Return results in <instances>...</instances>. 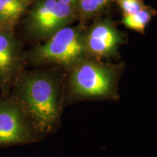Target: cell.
<instances>
[{
	"mask_svg": "<svg viewBox=\"0 0 157 157\" xmlns=\"http://www.w3.org/2000/svg\"><path fill=\"white\" fill-rule=\"evenodd\" d=\"M35 0H0V23L5 29H15L19 20Z\"/></svg>",
	"mask_w": 157,
	"mask_h": 157,
	"instance_id": "ba28073f",
	"label": "cell"
},
{
	"mask_svg": "<svg viewBox=\"0 0 157 157\" xmlns=\"http://www.w3.org/2000/svg\"><path fill=\"white\" fill-rule=\"evenodd\" d=\"M36 132L46 134L58 123L61 111L60 88L54 76L44 72L23 76L13 98Z\"/></svg>",
	"mask_w": 157,
	"mask_h": 157,
	"instance_id": "6da1fadb",
	"label": "cell"
},
{
	"mask_svg": "<svg viewBox=\"0 0 157 157\" xmlns=\"http://www.w3.org/2000/svg\"><path fill=\"white\" fill-rule=\"evenodd\" d=\"M116 74L109 66L91 61H80L72 71V93L82 98H103L113 93Z\"/></svg>",
	"mask_w": 157,
	"mask_h": 157,
	"instance_id": "277c9868",
	"label": "cell"
},
{
	"mask_svg": "<svg viewBox=\"0 0 157 157\" xmlns=\"http://www.w3.org/2000/svg\"><path fill=\"white\" fill-rule=\"evenodd\" d=\"M111 0H78V10L84 15H95L105 8Z\"/></svg>",
	"mask_w": 157,
	"mask_h": 157,
	"instance_id": "30bf717a",
	"label": "cell"
},
{
	"mask_svg": "<svg viewBox=\"0 0 157 157\" xmlns=\"http://www.w3.org/2000/svg\"><path fill=\"white\" fill-rule=\"evenodd\" d=\"M156 13L155 10L146 7L133 14L124 15L122 23L127 28L139 32H143L146 25Z\"/></svg>",
	"mask_w": 157,
	"mask_h": 157,
	"instance_id": "9c48e42d",
	"label": "cell"
},
{
	"mask_svg": "<svg viewBox=\"0 0 157 157\" xmlns=\"http://www.w3.org/2000/svg\"><path fill=\"white\" fill-rule=\"evenodd\" d=\"M74 17L73 6L59 0H35L25 20V29L34 38L48 39L68 26Z\"/></svg>",
	"mask_w": 157,
	"mask_h": 157,
	"instance_id": "3957f363",
	"label": "cell"
},
{
	"mask_svg": "<svg viewBox=\"0 0 157 157\" xmlns=\"http://www.w3.org/2000/svg\"><path fill=\"white\" fill-rule=\"evenodd\" d=\"M59 1L64 4H66L68 5L73 6L74 7H75L76 5H77L78 2V0H59Z\"/></svg>",
	"mask_w": 157,
	"mask_h": 157,
	"instance_id": "7c38bea8",
	"label": "cell"
},
{
	"mask_svg": "<svg viewBox=\"0 0 157 157\" xmlns=\"http://www.w3.org/2000/svg\"><path fill=\"white\" fill-rule=\"evenodd\" d=\"M32 125L13 98L0 100V146L29 142L33 139Z\"/></svg>",
	"mask_w": 157,
	"mask_h": 157,
	"instance_id": "5b68a950",
	"label": "cell"
},
{
	"mask_svg": "<svg viewBox=\"0 0 157 157\" xmlns=\"http://www.w3.org/2000/svg\"><path fill=\"white\" fill-rule=\"evenodd\" d=\"M121 42V33L108 21L96 23L85 36L88 52L101 57L113 56Z\"/></svg>",
	"mask_w": 157,
	"mask_h": 157,
	"instance_id": "52a82bcc",
	"label": "cell"
},
{
	"mask_svg": "<svg viewBox=\"0 0 157 157\" xmlns=\"http://www.w3.org/2000/svg\"><path fill=\"white\" fill-rule=\"evenodd\" d=\"M87 52L85 36L77 27L66 26L31 52L29 58L34 63H58L71 66L82 61Z\"/></svg>",
	"mask_w": 157,
	"mask_h": 157,
	"instance_id": "7a4b0ae2",
	"label": "cell"
},
{
	"mask_svg": "<svg viewBox=\"0 0 157 157\" xmlns=\"http://www.w3.org/2000/svg\"><path fill=\"white\" fill-rule=\"evenodd\" d=\"M5 29V28H3V26L2 25L1 23H0V30H1V29Z\"/></svg>",
	"mask_w": 157,
	"mask_h": 157,
	"instance_id": "4fadbf2b",
	"label": "cell"
},
{
	"mask_svg": "<svg viewBox=\"0 0 157 157\" xmlns=\"http://www.w3.org/2000/svg\"><path fill=\"white\" fill-rule=\"evenodd\" d=\"M20 50L14 29L0 30V87L7 94L14 81L20 65Z\"/></svg>",
	"mask_w": 157,
	"mask_h": 157,
	"instance_id": "8992f818",
	"label": "cell"
},
{
	"mask_svg": "<svg viewBox=\"0 0 157 157\" xmlns=\"http://www.w3.org/2000/svg\"><path fill=\"white\" fill-rule=\"evenodd\" d=\"M117 4L124 15L133 14L146 7L143 0H117Z\"/></svg>",
	"mask_w": 157,
	"mask_h": 157,
	"instance_id": "8fae6325",
	"label": "cell"
}]
</instances>
